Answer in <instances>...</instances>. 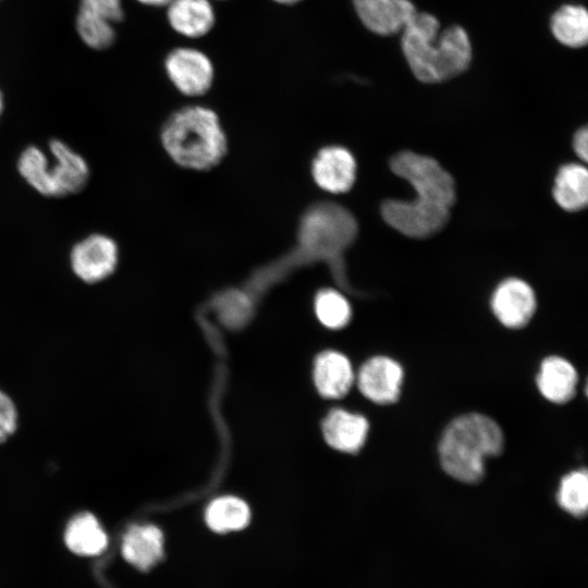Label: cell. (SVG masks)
I'll use <instances>...</instances> for the list:
<instances>
[{
    "mask_svg": "<svg viewBox=\"0 0 588 588\" xmlns=\"http://www.w3.org/2000/svg\"><path fill=\"white\" fill-rule=\"evenodd\" d=\"M362 24L379 36L400 34L418 11L412 0H352Z\"/></svg>",
    "mask_w": 588,
    "mask_h": 588,
    "instance_id": "8",
    "label": "cell"
},
{
    "mask_svg": "<svg viewBox=\"0 0 588 588\" xmlns=\"http://www.w3.org/2000/svg\"><path fill=\"white\" fill-rule=\"evenodd\" d=\"M390 168L412 185L416 197L385 199L381 205L383 220L412 238L422 240L439 233L449 222L456 199L452 175L436 159L409 150L394 155Z\"/></svg>",
    "mask_w": 588,
    "mask_h": 588,
    "instance_id": "1",
    "label": "cell"
},
{
    "mask_svg": "<svg viewBox=\"0 0 588 588\" xmlns=\"http://www.w3.org/2000/svg\"><path fill=\"white\" fill-rule=\"evenodd\" d=\"M356 173V163L352 154L342 147H328L319 151L313 163L316 183L331 193L348 191Z\"/></svg>",
    "mask_w": 588,
    "mask_h": 588,
    "instance_id": "11",
    "label": "cell"
},
{
    "mask_svg": "<svg viewBox=\"0 0 588 588\" xmlns=\"http://www.w3.org/2000/svg\"><path fill=\"white\" fill-rule=\"evenodd\" d=\"M577 372L574 366L563 357L549 356L540 364L537 387L550 402L563 404L576 393Z\"/></svg>",
    "mask_w": 588,
    "mask_h": 588,
    "instance_id": "16",
    "label": "cell"
},
{
    "mask_svg": "<svg viewBox=\"0 0 588 588\" xmlns=\"http://www.w3.org/2000/svg\"><path fill=\"white\" fill-rule=\"evenodd\" d=\"M122 555L142 572L155 566L163 556L162 531L155 525H133L123 536Z\"/></svg>",
    "mask_w": 588,
    "mask_h": 588,
    "instance_id": "13",
    "label": "cell"
},
{
    "mask_svg": "<svg viewBox=\"0 0 588 588\" xmlns=\"http://www.w3.org/2000/svg\"><path fill=\"white\" fill-rule=\"evenodd\" d=\"M167 7L170 26L187 38L203 37L215 25V10L209 0H172Z\"/></svg>",
    "mask_w": 588,
    "mask_h": 588,
    "instance_id": "15",
    "label": "cell"
},
{
    "mask_svg": "<svg viewBox=\"0 0 588 588\" xmlns=\"http://www.w3.org/2000/svg\"><path fill=\"white\" fill-rule=\"evenodd\" d=\"M403 381L401 365L387 356H375L359 369V391L370 401L388 405L397 401Z\"/></svg>",
    "mask_w": 588,
    "mask_h": 588,
    "instance_id": "10",
    "label": "cell"
},
{
    "mask_svg": "<svg viewBox=\"0 0 588 588\" xmlns=\"http://www.w3.org/2000/svg\"><path fill=\"white\" fill-rule=\"evenodd\" d=\"M219 311L224 323L237 327L247 319L249 303L244 296L229 295L221 299Z\"/></svg>",
    "mask_w": 588,
    "mask_h": 588,
    "instance_id": "25",
    "label": "cell"
},
{
    "mask_svg": "<svg viewBox=\"0 0 588 588\" xmlns=\"http://www.w3.org/2000/svg\"><path fill=\"white\" fill-rule=\"evenodd\" d=\"M205 517L210 529L222 534L246 527L250 512L248 505L240 498L225 495L209 503Z\"/></svg>",
    "mask_w": 588,
    "mask_h": 588,
    "instance_id": "20",
    "label": "cell"
},
{
    "mask_svg": "<svg viewBox=\"0 0 588 588\" xmlns=\"http://www.w3.org/2000/svg\"><path fill=\"white\" fill-rule=\"evenodd\" d=\"M164 69L173 85L186 96L204 95L213 81L211 60L200 50L180 47L171 50Z\"/></svg>",
    "mask_w": 588,
    "mask_h": 588,
    "instance_id": "6",
    "label": "cell"
},
{
    "mask_svg": "<svg viewBox=\"0 0 588 588\" xmlns=\"http://www.w3.org/2000/svg\"><path fill=\"white\" fill-rule=\"evenodd\" d=\"M549 28L553 38L569 49L588 44V12L580 3H565L551 14Z\"/></svg>",
    "mask_w": 588,
    "mask_h": 588,
    "instance_id": "17",
    "label": "cell"
},
{
    "mask_svg": "<svg viewBox=\"0 0 588 588\" xmlns=\"http://www.w3.org/2000/svg\"><path fill=\"white\" fill-rule=\"evenodd\" d=\"M573 147L577 157H579V159H581L583 161H587L588 159V130L586 126H583L581 128H579L574 135Z\"/></svg>",
    "mask_w": 588,
    "mask_h": 588,
    "instance_id": "28",
    "label": "cell"
},
{
    "mask_svg": "<svg viewBox=\"0 0 588 588\" xmlns=\"http://www.w3.org/2000/svg\"><path fill=\"white\" fill-rule=\"evenodd\" d=\"M403 57L422 84H440L464 74L473 62L467 30L452 24L441 28L436 15L417 11L400 33Z\"/></svg>",
    "mask_w": 588,
    "mask_h": 588,
    "instance_id": "2",
    "label": "cell"
},
{
    "mask_svg": "<svg viewBox=\"0 0 588 588\" xmlns=\"http://www.w3.org/2000/svg\"><path fill=\"white\" fill-rule=\"evenodd\" d=\"M17 413L12 400L0 391V443L4 442L16 429Z\"/></svg>",
    "mask_w": 588,
    "mask_h": 588,
    "instance_id": "27",
    "label": "cell"
},
{
    "mask_svg": "<svg viewBox=\"0 0 588 588\" xmlns=\"http://www.w3.org/2000/svg\"><path fill=\"white\" fill-rule=\"evenodd\" d=\"M559 505L568 514L583 517L588 509V476L586 469L565 475L556 494Z\"/></svg>",
    "mask_w": 588,
    "mask_h": 588,
    "instance_id": "22",
    "label": "cell"
},
{
    "mask_svg": "<svg viewBox=\"0 0 588 588\" xmlns=\"http://www.w3.org/2000/svg\"><path fill=\"white\" fill-rule=\"evenodd\" d=\"M119 264V247L109 235L93 233L75 243L70 252L74 275L87 284H96L114 273Z\"/></svg>",
    "mask_w": 588,
    "mask_h": 588,
    "instance_id": "5",
    "label": "cell"
},
{
    "mask_svg": "<svg viewBox=\"0 0 588 588\" xmlns=\"http://www.w3.org/2000/svg\"><path fill=\"white\" fill-rule=\"evenodd\" d=\"M536 296L531 286L517 278L501 282L491 297V308L497 319L506 328L526 326L536 310Z\"/></svg>",
    "mask_w": 588,
    "mask_h": 588,
    "instance_id": "9",
    "label": "cell"
},
{
    "mask_svg": "<svg viewBox=\"0 0 588 588\" xmlns=\"http://www.w3.org/2000/svg\"><path fill=\"white\" fill-rule=\"evenodd\" d=\"M51 160L48 176L52 197H64L82 192L87 185L90 170L85 158L61 139L49 142Z\"/></svg>",
    "mask_w": 588,
    "mask_h": 588,
    "instance_id": "7",
    "label": "cell"
},
{
    "mask_svg": "<svg viewBox=\"0 0 588 588\" xmlns=\"http://www.w3.org/2000/svg\"><path fill=\"white\" fill-rule=\"evenodd\" d=\"M113 23L78 9L75 27L83 42L91 49L103 50L109 48L115 40Z\"/></svg>",
    "mask_w": 588,
    "mask_h": 588,
    "instance_id": "23",
    "label": "cell"
},
{
    "mask_svg": "<svg viewBox=\"0 0 588 588\" xmlns=\"http://www.w3.org/2000/svg\"><path fill=\"white\" fill-rule=\"evenodd\" d=\"M273 1H275V2L280 3V4H289L290 5V4L297 3V2H299L302 0H273Z\"/></svg>",
    "mask_w": 588,
    "mask_h": 588,
    "instance_id": "30",
    "label": "cell"
},
{
    "mask_svg": "<svg viewBox=\"0 0 588 588\" xmlns=\"http://www.w3.org/2000/svg\"><path fill=\"white\" fill-rule=\"evenodd\" d=\"M78 9L90 12L115 24L123 19L122 0H81Z\"/></svg>",
    "mask_w": 588,
    "mask_h": 588,
    "instance_id": "26",
    "label": "cell"
},
{
    "mask_svg": "<svg viewBox=\"0 0 588 588\" xmlns=\"http://www.w3.org/2000/svg\"><path fill=\"white\" fill-rule=\"evenodd\" d=\"M556 204L566 211H578L588 201V171L578 163H568L560 168L553 186Z\"/></svg>",
    "mask_w": 588,
    "mask_h": 588,
    "instance_id": "19",
    "label": "cell"
},
{
    "mask_svg": "<svg viewBox=\"0 0 588 588\" xmlns=\"http://www.w3.org/2000/svg\"><path fill=\"white\" fill-rule=\"evenodd\" d=\"M369 430L367 419L358 414L336 408L322 422L327 443L335 450L355 453L364 445Z\"/></svg>",
    "mask_w": 588,
    "mask_h": 588,
    "instance_id": "12",
    "label": "cell"
},
{
    "mask_svg": "<svg viewBox=\"0 0 588 588\" xmlns=\"http://www.w3.org/2000/svg\"><path fill=\"white\" fill-rule=\"evenodd\" d=\"M48 155L35 145H29L19 156L16 168L22 179L37 193L52 197L48 176Z\"/></svg>",
    "mask_w": 588,
    "mask_h": 588,
    "instance_id": "21",
    "label": "cell"
},
{
    "mask_svg": "<svg viewBox=\"0 0 588 588\" xmlns=\"http://www.w3.org/2000/svg\"><path fill=\"white\" fill-rule=\"evenodd\" d=\"M314 381L318 392L328 399L344 396L354 382L352 365L346 356L326 351L315 360Z\"/></svg>",
    "mask_w": 588,
    "mask_h": 588,
    "instance_id": "14",
    "label": "cell"
},
{
    "mask_svg": "<svg viewBox=\"0 0 588 588\" xmlns=\"http://www.w3.org/2000/svg\"><path fill=\"white\" fill-rule=\"evenodd\" d=\"M161 138L176 163L198 170L219 162L226 148L217 114L200 106L173 113L162 128Z\"/></svg>",
    "mask_w": 588,
    "mask_h": 588,
    "instance_id": "4",
    "label": "cell"
},
{
    "mask_svg": "<svg viewBox=\"0 0 588 588\" xmlns=\"http://www.w3.org/2000/svg\"><path fill=\"white\" fill-rule=\"evenodd\" d=\"M142 4L150 7H162L168 5L172 0H137Z\"/></svg>",
    "mask_w": 588,
    "mask_h": 588,
    "instance_id": "29",
    "label": "cell"
},
{
    "mask_svg": "<svg viewBox=\"0 0 588 588\" xmlns=\"http://www.w3.org/2000/svg\"><path fill=\"white\" fill-rule=\"evenodd\" d=\"M315 309L319 321L330 329H341L351 319L350 303L334 290L321 291L315 302Z\"/></svg>",
    "mask_w": 588,
    "mask_h": 588,
    "instance_id": "24",
    "label": "cell"
},
{
    "mask_svg": "<svg viewBox=\"0 0 588 588\" xmlns=\"http://www.w3.org/2000/svg\"><path fill=\"white\" fill-rule=\"evenodd\" d=\"M504 437L500 426L490 417L469 413L453 419L439 442L443 470L452 478L477 483L485 476V461L502 452Z\"/></svg>",
    "mask_w": 588,
    "mask_h": 588,
    "instance_id": "3",
    "label": "cell"
},
{
    "mask_svg": "<svg viewBox=\"0 0 588 588\" xmlns=\"http://www.w3.org/2000/svg\"><path fill=\"white\" fill-rule=\"evenodd\" d=\"M3 108H4V99H3V95H2V93L0 90V117H1V114L3 112Z\"/></svg>",
    "mask_w": 588,
    "mask_h": 588,
    "instance_id": "31",
    "label": "cell"
},
{
    "mask_svg": "<svg viewBox=\"0 0 588 588\" xmlns=\"http://www.w3.org/2000/svg\"><path fill=\"white\" fill-rule=\"evenodd\" d=\"M64 542L77 555L96 556L107 549L108 536L93 514L79 513L66 525Z\"/></svg>",
    "mask_w": 588,
    "mask_h": 588,
    "instance_id": "18",
    "label": "cell"
}]
</instances>
